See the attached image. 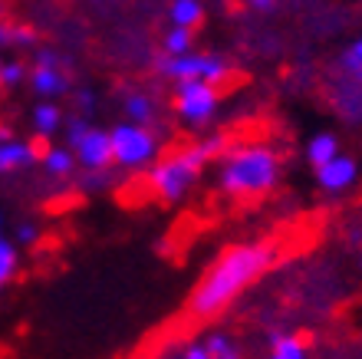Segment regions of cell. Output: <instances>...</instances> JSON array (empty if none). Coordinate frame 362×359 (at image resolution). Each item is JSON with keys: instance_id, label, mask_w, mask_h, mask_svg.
<instances>
[{"instance_id": "obj_1", "label": "cell", "mask_w": 362, "mask_h": 359, "mask_svg": "<svg viewBox=\"0 0 362 359\" xmlns=\"http://www.w3.org/2000/svg\"><path fill=\"white\" fill-rule=\"evenodd\" d=\"M276 261V247L270 241H244L221 251V257L201 274L188 297L191 320H214L228 310L234 300H240L260 277L267 274Z\"/></svg>"}, {"instance_id": "obj_2", "label": "cell", "mask_w": 362, "mask_h": 359, "mask_svg": "<svg viewBox=\"0 0 362 359\" xmlns=\"http://www.w3.org/2000/svg\"><path fill=\"white\" fill-rule=\"evenodd\" d=\"M280 181V155L264 142L234 145L224 152L218 169V188L234 201L264 198Z\"/></svg>"}, {"instance_id": "obj_3", "label": "cell", "mask_w": 362, "mask_h": 359, "mask_svg": "<svg viewBox=\"0 0 362 359\" xmlns=\"http://www.w3.org/2000/svg\"><path fill=\"white\" fill-rule=\"evenodd\" d=\"M218 152H228V139L224 135H214V139L198 142V145H185V149L158 159L148 169V188H152V195L158 201H165V205H178L194 188V181L201 178L204 165Z\"/></svg>"}, {"instance_id": "obj_4", "label": "cell", "mask_w": 362, "mask_h": 359, "mask_svg": "<svg viewBox=\"0 0 362 359\" xmlns=\"http://www.w3.org/2000/svg\"><path fill=\"white\" fill-rule=\"evenodd\" d=\"M109 142H112V165H119V169L135 171L158 159V139L148 125L119 122L109 129Z\"/></svg>"}, {"instance_id": "obj_5", "label": "cell", "mask_w": 362, "mask_h": 359, "mask_svg": "<svg viewBox=\"0 0 362 359\" xmlns=\"http://www.w3.org/2000/svg\"><path fill=\"white\" fill-rule=\"evenodd\" d=\"M66 142L76 155V161L86 171H105L112 165V142L105 129H95L86 119H73L66 129Z\"/></svg>"}, {"instance_id": "obj_6", "label": "cell", "mask_w": 362, "mask_h": 359, "mask_svg": "<svg viewBox=\"0 0 362 359\" xmlns=\"http://www.w3.org/2000/svg\"><path fill=\"white\" fill-rule=\"evenodd\" d=\"M221 106V93L204 79H181L175 83V113L188 125H208Z\"/></svg>"}, {"instance_id": "obj_7", "label": "cell", "mask_w": 362, "mask_h": 359, "mask_svg": "<svg viewBox=\"0 0 362 359\" xmlns=\"http://www.w3.org/2000/svg\"><path fill=\"white\" fill-rule=\"evenodd\" d=\"M162 76L181 83V79H204V83H214L218 86L221 79L230 76V63L218 53H178V57H165L158 63Z\"/></svg>"}, {"instance_id": "obj_8", "label": "cell", "mask_w": 362, "mask_h": 359, "mask_svg": "<svg viewBox=\"0 0 362 359\" xmlns=\"http://www.w3.org/2000/svg\"><path fill=\"white\" fill-rule=\"evenodd\" d=\"M316 181H320V188L329 191V195H343V191H349L359 181V161L353 159V155H336V159H329L326 165H320L316 169Z\"/></svg>"}, {"instance_id": "obj_9", "label": "cell", "mask_w": 362, "mask_h": 359, "mask_svg": "<svg viewBox=\"0 0 362 359\" xmlns=\"http://www.w3.org/2000/svg\"><path fill=\"white\" fill-rule=\"evenodd\" d=\"M30 86L43 99H57V96L66 93V76H63V69L57 67V59L49 57V53H40L37 67L30 73Z\"/></svg>"}, {"instance_id": "obj_10", "label": "cell", "mask_w": 362, "mask_h": 359, "mask_svg": "<svg viewBox=\"0 0 362 359\" xmlns=\"http://www.w3.org/2000/svg\"><path fill=\"white\" fill-rule=\"evenodd\" d=\"M33 161H40V152L33 142L27 139H0V175H13V171H23L30 169Z\"/></svg>"}, {"instance_id": "obj_11", "label": "cell", "mask_w": 362, "mask_h": 359, "mask_svg": "<svg viewBox=\"0 0 362 359\" xmlns=\"http://www.w3.org/2000/svg\"><path fill=\"white\" fill-rule=\"evenodd\" d=\"M267 359H310V343L300 333H274Z\"/></svg>"}, {"instance_id": "obj_12", "label": "cell", "mask_w": 362, "mask_h": 359, "mask_svg": "<svg viewBox=\"0 0 362 359\" xmlns=\"http://www.w3.org/2000/svg\"><path fill=\"white\" fill-rule=\"evenodd\" d=\"M40 165L53 175V178H66L76 169V155L69 145H49L47 152H40Z\"/></svg>"}, {"instance_id": "obj_13", "label": "cell", "mask_w": 362, "mask_h": 359, "mask_svg": "<svg viewBox=\"0 0 362 359\" xmlns=\"http://www.w3.org/2000/svg\"><path fill=\"white\" fill-rule=\"evenodd\" d=\"M59 125H63V113H59V106L53 99H43V103L33 109V132L49 139V135L59 132Z\"/></svg>"}, {"instance_id": "obj_14", "label": "cell", "mask_w": 362, "mask_h": 359, "mask_svg": "<svg viewBox=\"0 0 362 359\" xmlns=\"http://www.w3.org/2000/svg\"><path fill=\"white\" fill-rule=\"evenodd\" d=\"M336 155H339V139H336L333 132H316L313 139L306 142V159H310L313 169L326 165V161L336 159Z\"/></svg>"}, {"instance_id": "obj_15", "label": "cell", "mask_w": 362, "mask_h": 359, "mask_svg": "<svg viewBox=\"0 0 362 359\" xmlns=\"http://www.w3.org/2000/svg\"><path fill=\"white\" fill-rule=\"evenodd\" d=\"M20 270V247L17 241H10L7 234H0V290L17 277Z\"/></svg>"}, {"instance_id": "obj_16", "label": "cell", "mask_w": 362, "mask_h": 359, "mask_svg": "<svg viewBox=\"0 0 362 359\" xmlns=\"http://www.w3.org/2000/svg\"><path fill=\"white\" fill-rule=\"evenodd\" d=\"M125 115L129 122H139V125H148L155 119V99L148 93H129L125 96Z\"/></svg>"}, {"instance_id": "obj_17", "label": "cell", "mask_w": 362, "mask_h": 359, "mask_svg": "<svg viewBox=\"0 0 362 359\" xmlns=\"http://www.w3.org/2000/svg\"><path fill=\"white\" fill-rule=\"evenodd\" d=\"M204 20V10H201V0H172V23L185 30H194Z\"/></svg>"}, {"instance_id": "obj_18", "label": "cell", "mask_w": 362, "mask_h": 359, "mask_svg": "<svg viewBox=\"0 0 362 359\" xmlns=\"http://www.w3.org/2000/svg\"><path fill=\"white\" fill-rule=\"evenodd\" d=\"M204 343H208V346H211V353H214V359H244V353L238 350V343L230 340L228 333L211 330L208 336H204Z\"/></svg>"}, {"instance_id": "obj_19", "label": "cell", "mask_w": 362, "mask_h": 359, "mask_svg": "<svg viewBox=\"0 0 362 359\" xmlns=\"http://www.w3.org/2000/svg\"><path fill=\"white\" fill-rule=\"evenodd\" d=\"M191 50V30L185 27H172L168 37H165V53L168 57H178V53H188Z\"/></svg>"}, {"instance_id": "obj_20", "label": "cell", "mask_w": 362, "mask_h": 359, "mask_svg": "<svg viewBox=\"0 0 362 359\" xmlns=\"http://www.w3.org/2000/svg\"><path fill=\"white\" fill-rule=\"evenodd\" d=\"M343 69H346L349 76H353L356 83L362 86V37L356 40L353 47H349V50L343 53Z\"/></svg>"}, {"instance_id": "obj_21", "label": "cell", "mask_w": 362, "mask_h": 359, "mask_svg": "<svg viewBox=\"0 0 362 359\" xmlns=\"http://www.w3.org/2000/svg\"><path fill=\"white\" fill-rule=\"evenodd\" d=\"M175 359H214V353H211V346L204 340H194V343H185L175 353Z\"/></svg>"}, {"instance_id": "obj_22", "label": "cell", "mask_w": 362, "mask_h": 359, "mask_svg": "<svg viewBox=\"0 0 362 359\" xmlns=\"http://www.w3.org/2000/svg\"><path fill=\"white\" fill-rule=\"evenodd\" d=\"M13 241L23 247H33L40 241V227L30 224V221H23V224H17V231H13Z\"/></svg>"}, {"instance_id": "obj_23", "label": "cell", "mask_w": 362, "mask_h": 359, "mask_svg": "<svg viewBox=\"0 0 362 359\" xmlns=\"http://www.w3.org/2000/svg\"><path fill=\"white\" fill-rule=\"evenodd\" d=\"M20 79H23V67H20V63H4V69H0V83L17 86Z\"/></svg>"}, {"instance_id": "obj_24", "label": "cell", "mask_w": 362, "mask_h": 359, "mask_svg": "<svg viewBox=\"0 0 362 359\" xmlns=\"http://www.w3.org/2000/svg\"><path fill=\"white\" fill-rule=\"evenodd\" d=\"M254 10H274L276 7V0H247Z\"/></svg>"}, {"instance_id": "obj_25", "label": "cell", "mask_w": 362, "mask_h": 359, "mask_svg": "<svg viewBox=\"0 0 362 359\" xmlns=\"http://www.w3.org/2000/svg\"><path fill=\"white\" fill-rule=\"evenodd\" d=\"M0 234H4V211H0Z\"/></svg>"}, {"instance_id": "obj_26", "label": "cell", "mask_w": 362, "mask_h": 359, "mask_svg": "<svg viewBox=\"0 0 362 359\" xmlns=\"http://www.w3.org/2000/svg\"><path fill=\"white\" fill-rule=\"evenodd\" d=\"M95 4H103V0H95Z\"/></svg>"}, {"instance_id": "obj_27", "label": "cell", "mask_w": 362, "mask_h": 359, "mask_svg": "<svg viewBox=\"0 0 362 359\" xmlns=\"http://www.w3.org/2000/svg\"><path fill=\"white\" fill-rule=\"evenodd\" d=\"M0 89H4V83H0Z\"/></svg>"}, {"instance_id": "obj_28", "label": "cell", "mask_w": 362, "mask_h": 359, "mask_svg": "<svg viewBox=\"0 0 362 359\" xmlns=\"http://www.w3.org/2000/svg\"><path fill=\"white\" fill-rule=\"evenodd\" d=\"M0 69H4V63H0Z\"/></svg>"}]
</instances>
